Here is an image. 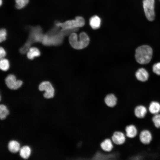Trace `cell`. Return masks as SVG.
<instances>
[{
	"label": "cell",
	"instance_id": "obj_16",
	"mask_svg": "<svg viewBox=\"0 0 160 160\" xmlns=\"http://www.w3.org/2000/svg\"><path fill=\"white\" fill-rule=\"evenodd\" d=\"M31 150L30 147L27 145L23 146L19 150L20 155L23 159H27L30 156Z\"/></svg>",
	"mask_w": 160,
	"mask_h": 160
},
{
	"label": "cell",
	"instance_id": "obj_20",
	"mask_svg": "<svg viewBox=\"0 0 160 160\" xmlns=\"http://www.w3.org/2000/svg\"><path fill=\"white\" fill-rule=\"evenodd\" d=\"M152 121L156 128L160 129V113L153 115Z\"/></svg>",
	"mask_w": 160,
	"mask_h": 160
},
{
	"label": "cell",
	"instance_id": "obj_1",
	"mask_svg": "<svg viewBox=\"0 0 160 160\" xmlns=\"http://www.w3.org/2000/svg\"><path fill=\"white\" fill-rule=\"evenodd\" d=\"M69 41L71 46L76 49H81L86 47L89 44L90 39L88 35L82 32L79 35V40L77 34L73 32L70 35Z\"/></svg>",
	"mask_w": 160,
	"mask_h": 160
},
{
	"label": "cell",
	"instance_id": "obj_23",
	"mask_svg": "<svg viewBox=\"0 0 160 160\" xmlns=\"http://www.w3.org/2000/svg\"><path fill=\"white\" fill-rule=\"evenodd\" d=\"M153 71L156 74L160 75V62L155 64L153 66Z\"/></svg>",
	"mask_w": 160,
	"mask_h": 160
},
{
	"label": "cell",
	"instance_id": "obj_13",
	"mask_svg": "<svg viewBox=\"0 0 160 160\" xmlns=\"http://www.w3.org/2000/svg\"><path fill=\"white\" fill-rule=\"evenodd\" d=\"M105 102L108 107H113L117 103V99L115 95L112 94L108 95L105 98Z\"/></svg>",
	"mask_w": 160,
	"mask_h": 160
},
{
	"label": "cell",
	"instance_id": "obj_22",
	"mask_svg": "<svg viewBox=\"0 0 160 160\" xmlns=\"http://www.w3.org/2000/svg\"><path fill=\"white\" fill-rule=\"evenodd\" d=\"M15 7L18 9L25 7L28 3L29 0H15Z\"/></svg>",
	"mask_w": 160,
	"mask_h": 160
},
{
	"label": "cell",
	"instance_id": "obj_2",
	"mask_svg": "<svg viewBox=\"0 0 160 160\" xmlns=\"http://www.w3.org/2000/svg\"><path fill=\"white\" fill-rule=\"evenodd\" d=\"M153 55L151 48L147 45L141 46L135 51V57L137 61L141 64H147L151 60Z\"/></svg>",
	"mask_w": 160,
	"mask_h": 160
},
{
	"label": "cell",
	"instance_id": "obj_21",
	"mask_svg": "<svg viewBox=\"0 0 160 160\" xmlns=\"http://www.w3.org/2000/svg\"><path fill=\"white\" fill-rule=\"evenodd\" d=\"M0 68L3 71H7L9 68V63L8 60L4 58L1 59Z\"/></svg>",
	"mask_w": 160,
	"mask_h": 160
},
{
	"label": "cell",
	"instance_id": "obj_11",
	"mask_svg": "<svg viewBox=\"0 0 160 160\" xmlns=\"http://www.w3.org/2000/svg\"><path fill=\"white\" fill-rule=\"evenodd\" d=\"M135 76L138 80L144 82L148 80L149 77V74L145 68H141L139 69L136 71Z\"/></svg>",
	"mask_w": 160,
	"mask_h": 160
},
{
	"label": "cell",
	"instance_id": "obj_8",
	"mask_svg": "<svg viewBox=\"0 0 160 160\" xmlns=\"http://www.w3.org/2000/svg\"><path fill=\"white\" fill-rule=\"evenodd\" d=\"M148 111V109L145 105H140L135 107L134 113L136 117L139 119H142L145 117Z\"/></svg>",
	"mask_w": 160,
	"mask_h": 160
},
{
	"label": "cell",
	"instance_id": "obj_19",
	"mask_svg": "<svg viewBox=\"0 0 160 160\" xmlns=\"http://www.w3.org/2000/svg\"><path fill=\"white\" fill-rule=\"evenodd\" d=\"M9 112L7 107L3 104L0 105V118L1 120L6 118L9 114Z\"/></svg>",
	"mask_w": 160,
	"mask_h": 160
},
{
	"label": "cell",
	"instance_id": "obj_17",
	"mask_svg": "<svg viewBox=\"0 0 160 160\" xmlns=\"http://www.w3.org/2000/svg\"><path fill=\"white\" fill-rule=\"evenodd\" d=\"M100 146L103 150L106 151H110L113 147L111 140L109 139H106L102 142Z\"/></svg>",
	"mask_w": 160,
	"mask_h": 160
},
{
	"label": "cell",
	"instance_id": "obj_25",
	"mask_svg": "<svg viewBox=\"0 0 160 160\" xmlns=\"http://www.w3.org/2000/svg\"><path fill=\"white\" fill-rule=\"evenodd\" d=\"M6 53L4 49L2 47L0 48V58L2 59L6 55Z\"/></svg>",
	"mask_w": 160,
	"mask_h": 160
},
{
	"label": "cell",
	"instance_id": "obj_7",
	"mask_svg": "<svg viewBox=\"0 0 160 160\" xmlns=\"http://www.w3.org/2000/svg\"><path fill=\"white\" fill-rule=\"evenodd\" d=\"M140 142L145 145L150 144L153 139V135L151 132L148 129H144L140 132L139 136Z\"/></svg>",
	"mask_w": 160,
	"mask_h": 160
},
{
	"label": "cell",
	"instance_id": "obj_9",
	"mask_svg": "<svg viewBox=\"0 0 160 160\" xmlns=\"http://www.w3.org/2000/svg\"><path fill=\"white\" fill-rule=\"evenodd\" d=\"M126 135L120 131L115 132L112 137V139L113 143L117 145H121L126 141Z\"/></svg>",
	"mask_w": 160,
	"mask_h": 160
},
{
	"label": "cell",
	"instance_id": "obj_27",
	"mask_svg": "<svg viewBox=\"0 0 160 160\" xmlns=\"http://www.w3.org/2000/svg\"></svg>",
	"mask_w": 160,
	"mask_h": 160
},
{
	"label": "cell",
	"instance_id": "obj_15",
	"mask_svg": "<svg viewBox=\"0 0 160 160\" xmlns=\"http://www.w3.org/2000/svg\"><path fill=\"white\" fill-rule=\"evenodd\" d=\"M8 148L11 152L16 153L20 150V143L17 141L12 140L9 143Z\"/></svg>",
	"mask_w": 160,
	"mask_h": 160
},
{
	"label": "cell",
	"instance_id": "obj_14",
	"mask_svg": "<svg viewBox=\"0 0 160 160\" xmlns=\"http://www.w3.org/2000/svg\"><path fill=\"white\" fill-rule=\"evenodd\" d=\"M100 18L97 15H94L91 17L89 20V24L91 28L94 29L99 28L101 24Z\"/></svg>",
	"mask_w": 160,
	"mask_h": 160
},
{
	"label": "cell",
	"instance_id": "obj_6",
	"mask_svg": "<svg viewBox=\"0 0 160 160\" xmlns=\"http://www.w3.org/2000/svg\"><path fill=\"white\" fill-rule=\"evenodd\" d=\"M5 81L7 86L12 89H18L21 87L23 83L22 81L17 80L16 77L12 74L8 75L6 78Z\"/></svg>",
	"mask_w": 160,
	"mask_h": 160
},
{
	"label": "cell",
	"instance_id": "obj_24",
	"mask_svg": "<svg viewBox=\"0 0 160 160\" xmlns=\"http://www.w3.org/2000/svg\"><path fill=\"white\" fill-rule=\"evenodd\" d=\"M7 31L5 29L2 28L0 31V41L1 42L6 39Z\"/></svg>",
	"mask_w": 160,
	"mask_h": 160
},
{
	"label": "cell",
	"instance_id": "obj_18",
	"mask_svg": "<svg viewBox=\"0 0 160 160\" xmlns=\"http://www.w3.org/2000/svg\"><path fill=\"white\" fill-rule=\"evenodd\" d=\"M40 55L39 51L35 47L30 48L27 54L28 57L30 59H33L35 57L39 56Z\"/></svg>",
	"mask_w": 160,
	"mask_h": 160
},
{
	"label": "cell",
	"instance_id": "obj_5",
	"mask_svg": "<svg viewBox=\"0 0 160 160\" xmlns=\"http://www.w3.org/2000/svg\"><path fill=\"white\" fill-rule=\"evenodd\" d=\"M40 91H45L44 94V97L46 98H50L53 97L55 90L51 84L47 81H44L41 83L39 86Z\"/></svg>",
	"mask_w": 160,
	"mask_h": 160
},
{
	"label": "cell",
	"instance_id": "obj_12",
	"mask_svg": "<svg viewBox=\"0 0 160 160\" xmlns=\"http://www.w3.org/2000/svg\"><path fill=\"white\" fill-rule=\"evenodd\" d=\"M148 110L153 115L160 113V103L157 101H151L149 104Z\"/></svg>",
	"mask_w": 160,
	"mask_h": 160
},
{
	"label": "cell",
	"instance_id": "obj_3",
	"mask_svg": "<svg viewBox=\"0 0 160 160\" xmlns=\"http://www.w3.org/2000/svg\"><path fill=\"white\" fill-rule=\"evenodd\" d=\"M85 21L84 19L81 16L76 17L74 20H67L63 23H56L57 26L62 28L61 30H65L78 28L84 26Z\"/></svg>",
	"mask_w": 160,
	"mask_h": 160
},
{
	"label": "cell",
	"instance_id": "obj_4",
	"mask_svg": "<svg viewBox=\"0 0 160 160\" xmlns=\"http://www.w3.org/2000/svg\"><path fill=\"white\" fill-rule=\"evenodd\" d=\"M143 7L147 18L150 21L153 20L155 16L154 0H144Z\"/></svg>",
	"mask_w": 160,
	"mask_h": 160
},
{
	"label": "cell",
	"instance_id": "obj_26",
	"mask_svg": "<svg viewBox=\"0 0 160 160\" xmlns=\"http://www.w3.org/2000/svg\"><path fill=\"white\" fill-rule=\"evenodd\" d=\"M2 4V0H0V5L1 6Z\"/></svg>",
	"mask_w": 160,
	"mask_h": 160
},
{
	"label": "cell",
	"instance_id": "obj_10",
	"mask_svg": "<svg viewBox=\"0 0 160 160\" xmlns=\"http://www.w3.org/2000/svg\"><path fill=\"white\" fill-rule=\"evenodd\" d=\"M125 135L127 137L133 139L136 137L138 134V129L136 126L133 124H130L125 128Z\"/></svg>",
	"mask_w": 160,
	"mask_h": 160
}]
</instances>
